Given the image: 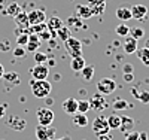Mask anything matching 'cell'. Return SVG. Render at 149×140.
<instances>
[{
  "mask_svg": "<svg viewBox=\"0 0 149 140\" xmlns=\"http://www.w3.org/2000/svg\"><path fill=\"white\" fill-rule=\"evenodd\" d=\"M72 121L76 127H86L88 125V118H86L85 113H81V112H76L72 115Z\"/></svg>",
  "mask_w": 149,
  "mask_h": 140,
  "instance_id": "cell-19",
  "label": "cell"
},
{
  "mask_svg": "<svg viewBox=\"0 0 149 140\" xmlns=\"http://www.w3.org/2000/svg\"><path fill=\"white\" fill-rule=\"evenodd\" d=\"M64 46H66V49H67V52H69V55L72 57V58H74V57H81L82 55V43H81V40L79 39H76V37H69V39H66L64 40Z\"/></svg>",
  "mask_w": 149,
  "mask_h": 140,
  "instance_id": "cell-2",
  "label": "cell"
},
{
  "mask_svg": "<svg viewBox=\"0 0 149 140\" xmlns=\"http://www.w3.org/2000/svg\"><path fill=\"white\" fill-rule=\"evenodd\" d=\"M26 54H27V51H26V48H24V46H18V48L14 49V55H15L17 58L26 57Z\"/></svg>",
  "mask_w": 149,
  "mask_h": 140,
  "instance_id": "cell-37",
  "label": "cell"
},
{
  "mask_svg": "<svg viewBox=\"0 0 149 140\" xmlns=\"http://www.w3.org/2000/svg\"><path fill=\"white\" fill-rule=\"evenodd\" d=\"M74 12H76V17L82 18V20H88V18L94 17L91 9L88 8V5H79V6H76V10H74Z\"/></svg>",
  "mask_w": 149,
  "mask_h": 140,
  "instance_id": "cell-17",
  "label": "cell"
},
{
  "mask_svg": "<svg viewBox=\"0 0 149 140\" xmlns=\"http://www.w3.org/2000/svg\"><path fill=\"white\" fill-rule=\"evenodd\" d=\"M88 101H90L91 109H94V110L102 112V110L106 107V98H104V97H103V94H100V93L94 94V95L91 97V100H88Z\"/></svg>",
  "mask_w": 149,
  "mask_h": 140,
  "instance_id": "cell-8",
  "label": "cell"
},
{
  "mask_svg": "<svg viewBox=\"0 0 149 140\" xmlns=\"http://www.w3.org/2000/svg\"><path fill=\"white\" fill-rule=\"evenodd\" d=\"M55 36H58V39H61V40H66V39H69L70 37V30H69V27H66V25H63V27H60L57 31H55Z\"/></svg>",
  "mask_w": 149,
  "mask_h": 140,
  "instance_id": "cell-28",
  "label": "cell"
},
{
  "mask_svg": "<svg viewBox=\"0 0 149 140\" xmlns=\"http://www.w3.org/2000/svg\"><path fill=\"white\" fill-rule=\"evenodd\" d=\"M133 79H134L133 73H124V81H125V82H131Z\"/></svg>",
  "mask_w": 149,
  "mask_h": 140,
  "instance_id": "cell-40",
  "label": "cell"
},
{
  "mask_svg": "<svg viewBox=\"0 0 149 140\" xmlns=\"http://www.w3.org/2000/svg\"><path fill=\"white\" fill-rule=\"evenodd\" d=\"M37 121H39V125H45V127H49L52 122H54V112L51 107H39L37 109Z\"/></svg>",
  "mask_w": 149,
  "mask_h": 140,
  "instance_id": "cell-3",
  "label": "cell"
},
{
  "mask_svg": "<svg viewBox=\"0 0 149 140\" xmlns=\"http://www.w3.org/2000/svg\"><path fill=\"white\" fill-rule=\"evenodd\" d=\"M9 49H10V46H9V43H8V42L0 43V51H9Z\"/></svg>",
  "mask_w": 149,
  "mask_h": 140,
  "instance_id": "cell-44",
  "label": "cell"
},
{
  "mask_svg": "<svg viewBox=\"0 0 149 140\" xmlns=\"http://www.w3.org/2000/svg\"><path fill=\"white\" fill-rule=\"evenodd\" d=\"M139 140H148V133L146 131L139 133Z\"/></svg>",
  "mask_w": 149,
  "mask_h": 140,
  "instance_id": "cell-45",
  "label": "cell"
},
{
  "mask_svg": "<svg viewBox=\"0 0 149 140\" xmlns=\"http://www.w3.org/2000/svg\"><path fill=\"white\" fill-rule=\"evenodd\" d=\"M14 20H15V24L18 25V29H21V30L30 29V22H29V15H27V12L21 10L18 15L14 17Z\"/></svg>",
  "mask_w": 149,
  "mask_h": 140,
  "instance_id": "cell-12",
  "label": "cell"
},
{
  "mask_svg": "<svg viewBox=\"0 0 149 140\" xmlns=\"http://www.w3.org/2000/svg\"><path fill=\"white\" fill-rule=\"evenodd\" d=\"M55 133H57V131H55L54 128H49V127H48V139H49V140H52V139L55 137Z\"/></svg>",
  "mask_w": 149,
  "mask_h": 140,
  "instance_id": "cell-41",
  "label": "cell"
},
{
  "mask_svg": "<svg viewBox=\"0 0 149 140\" xmlns=\"http://www.w3.org/2000/svg\"><path fill=\"white\" fill-rule=\"evenodd\" d=\"M6 2H9V0H0V3H6Z\"/></svg>",
  "mask_w": 149,
  "mask_h": 140,
  "instance_id": "cell-50",
  "label": "cell"
},
{
  "mask_svg": "<svg viewBox=\"0 0 149 140\" xmlns=\"http://www.w3.org/2000/svg\"><path fill=\"white\" fill-rule=\"evenodd\" d=\"M46 63H48V64H46L48 67H52V66H55V60H54V58H51V60H48Z\"/></svg>",
  "mask_w": 149,
  "mask_h": 140,
  "instance_id": "cell-46",
  "label": "cell"
},
{
  "mask_svg": "<svg viewBox=\"0 0 149 140\" xmlns=\"http://www.w3.org/2000/svg\"><path fill=\"white\" fill-rule=\"evenodd\" d=\"M133 128H134V119L130 118V116L122 115V116H121V125H119L118 130H121L124 134H127V133L133 131Z\"/></svg>",
  "mask_w": 149,
  "mask_h": 140,
  "instance_id": "cell-15",
  "label": "cell"
},
{
  "mask_svg": "<svg viewBox=\"0 0 149 140\" xmlns=\"http://www.w3.org/2000/svg\"><path fill=\"white\" fill-rule=\"evenodd\" d=\"M128 107V103L124 98H118L115 100V103H113V110H125Z\"/></svg>",
  "mask_w": 149,
  "mask_h": 140,
  "instance_id": "cell-34",
  "label": "cell"
},
{
  "mask_svg": "<svg viewBox=\"0 0 149 140\" xmlns=\"http://www.w3.org/2000/svg\"><path fill=\"white\" fill-rule=\"evenodd\" d=\"M134 72V67L130 64V63H127V64L122 66V73H133Z\"/></svg>",
  "mask_w": 149,
  "mask_h": 140,
  "instance_id": "cell-39",
  "label": "cell"
},
{
  "mask_svg": "<svg viewBox=\"0 0 149 140\" xmlns=\"http://www.w3.org/2000/svg\"><path fill=\"white\" fill-rule=\"evenodd\" d=\"M107 124H109V128L110 130H118L119 128V125H121V116L119 115H109L107 118Z\"/></svg>",
  "mask_w": 149,
  "mask_h": 140,
  "instance_id": "cell-24",
  "label": "cell"
},
{
  "mask_svg": "<svg viewBox=\"0 0 149 140\" xmlns=\"http://www.w3.org/2000/svg\"><path fill=\"white\" fill-rule=\"evenodd\" d=\"M130 36H133L134 39H143V36H145V30L142 27H131L130 29Z\"/></svg>",
  "mask_w": 149,
  "mask_h": 140,
  "instance_id": "cell-30",
  "label": "cell"
},
{
  "mask_svg": "<svg viewBox=\"0 0 149 140\" xmlns=\"http://www.w3.org/2000/svg\"><path fill=\"white\" fill-rule=\"evenodd\" d=\"M45 100H46V103H48V104H52V103H54V100H52V98H49V95H48Z\"/></svg>",
  "mask_w": 149,
  "mask_h": 140,
  "instance_id": "cell-48",
  "label": "cell"
},
{
  "mask_svg": "<svg viewBox=\"0 0 149 140\" xmlns=\"http://www.w3.org/2000/svg\"><path fill=\"white\" fill-rule=\"evenodd\" d=\"M63 21H61L58 17H51L48 20V22H46V27H48V30L49 31H52V33H55L60 27H63Z\"/></svg>",
  "mask_w": 149,
  "mask_h": 140,
  "instance_id": "cell-20",
  "label": "cell"
},
{
  "mask_svg": "<svg viewBox=\"0 0 149 140\" xmlns=\"http://www.w3.org/2000/svg\"><path fill=\"white\" fill-rule=\"evenodd\" d=\"M98 140H112V136L109 133L106 134H98Z\"/></svg>",
  "mask_w": 149,
  "mask_h": 140,
  "instance_id": "cell-42",
  "label": "cell"
},
{
  "mask_svg": "<svg viewBox=\"0 0 149 140\" xmlns=\"http://www.w3.org/2000/svg\"><path fill=\"white\" fill-rule=\"evenodd\" d=\"M6 125L10 127V128H12V130H15V131H21V130L26 128L27 122L24 121L22 118L17 116V115H10V118L6 121Z\"/></svg>",
  "mask_w": 149,
  "mask_h": 140,
  "instance_id": "cell-9",
  "label": "cell"
},
{
  "mask_svg": "<svg viewBox=\"0 0 149 140\" xmlns=\"http://www.w3.org/2000/svg\"><path fill=\"white\" fill-rule=\"evenodd\" d=\"M125 140H139V133L137 131H130L125 134Z\"/></svg>",
  "mask_w": 149,
  "mask_h": 140,
  "instance_id": "cell-38",
  "label": "cell"
},
{
  "mask_svg": "<svg viewBox=\"0 0 149 140\" xmlns=\"http://www.w3.org/2000/svg\"><path fill=\"white\" fill-rule=\"evenodd\" d=\"M131 93H133V95L137 98L140 103H143V104H148L149 103V91H146V90H142V91H139L136 86H133L131 88Z\"/></svg>",
  "mask_w": 149,
  "mask_h": 140,
  "instance_id": "cell-18",
  "label": "cell"
},
{
  "mask_svg": "<svg viewBox=\"0 0 149 140\" xmlns=\"http://www.w3.org/2000/svg\"><path fill=\"white\" fill-rule=\"evenodd\" d=\"M27 15H29L30 25H36V24L45 22V20H46V14H45V10H42V9H33L31 12H29Z\"/></svg>",
  "mask_w": 149,
  "mask_h": 140,
  "instance_id": "cell-7",
  "label": "cell"
},
{
  "mask_svg": "<svg viewBox=\"0 0 149 140\" xmlns=\"http://www.w3.org/2000/svg\"><path fill=\"white\" fill-rule=\"evenodd\" d=\"M115 90H116V82L112 78H103L97 82V91L103 95H109Z\"/></svg>",
  "mask_w": 149,
  "mask_h": 140,
  "instance_id": "cell-4",
  "label": "cell"
},
{
  "mask_svg": "<svg viewBox=\"0 0 149 140\" xmlns=\"http://www.w3.org/2000/svg\"><path fill=\"white\" fill-rule=\"evenodd\" d=\"M27 42H29V34H27V33L18 34V37H17V43H18V46H26Z\"/></svg>",
  "mask_w": 149,
  "mask_h": 140,
  "instance_id": "cell-36",
  "label": "cell"
},
{
  "mask_svg": "<svg viewBox=\"0 0 149 140\" xmlns=\"http://www.w3.org/2000/svg\"><path fill=\"white\" fill-rule=\"evenodd\" d=\"M130 9H131V17H133L134 20H142V18H145L146 14H148V8H146L145 5H134V6L130 8Z\"/></svg>",
  "mask_w": 149,
  "mask_h": 140,
  "instance_id": "cell-16",
  "label": "cell"
},
{
  "mask_svg": "<svg viewBox=\"0 0 149 140\" xmlns=\"http://www.w3.org/2000/svg\"><path fill=\"white\" fill-rule=\"evenodd\" d=\"M2 79H3L6 84L17 85V84H19V75H18L17 72H5Z\"/></svg>",
  "mask_w": 149,
  "mask_h": 140,
  "instance_id": "cell-22",
  "label": "cell"
},
{
  "mask_svg": "<svg viewBox=\"0 0 149 140\" xmlns=\"http://www.w3.org/2000/svg\"><path fill=\"white\" fill-rule=\"evenodd\" d=\"M91 128H93V131H94L97 136H98V134H106V133L110 131L109 124H107V119H106L104 116H97V118L94 119L93 125H91Z\"/></svg>",
  "mask_w": 149,
  "mask_h": 140,
  "instance_id": "cell-5",
  "label": "cell"
},
{
  "mask_svg": "<svg viewBox=\"0 0 149 140\" xmlns=\"http://www.w3.org/2000/svg\"><path fill=\"white\" fill-rule=\"evenodd\" d=\"M63 110L67 115H73V113L78 112V100L76 98H66L63 101Z\"/></svg>",
  "mask_w": 149,
  "mask_h": 140,
  "instance_id": "cell-14",
  "label": "cell"
},
{
  "mask_svg": "<svg viewBox=\"0 0 149 140\" xmlns=\"http://www.w3.org/2000/svg\"><path fill=\"white\" fill-rule=\"evenodd\" d=\"M81 72H82V78L85 81H91L93 79V75H94V67L93 66H85Z\"/></svg>",
  "mask_w": 149,
  "mask_h": 140,
  "instance_id": "cell-31",
  "label": "cell"
},
{
  "mask_svg": "<svg viewBox=\"0 0 149 140\" xmlns=\"http://www.w3.org/2000/svg\"><path fill=\"white\" fill-rule=\"evenodd\" d=\"M136 54H137V57H139V60L143 63L145 66H149V48H142V49H139L137 48V51H136Z\"/></svg>",
  "mask_w": 149,
  "mask_h": 140,
  "instance_id": "cell-25",
  "label": "cell"
},
{
  "mask_svg": "<svg viewBox=\"0 0 149 140\" xmlns=\"http://www.w3.org/2000/svg\"><path fill=\"white\" fill-rule=\"evenodd\" d=\"M34 55V63H37V64H45V63L48 61V55L40 52V51H36V52H33Z\"/></svg>",
  "mask_w": 149,
  "mask_h": 140,
  "instance_id": "cell-32",
  "label": "cell"
},
{
  "mask_svg": "<svg viewBox=\"0 0 149 140\" xmlns=\"http://www.w3.org/2000/svg\"><path fill=\"white\" fill-rule=\"evenodd\" d=\"M54 140H70L69 136H64V137H61V139H54Z\"/></svg>",
  "mask_w": 149,
  "mask_h": 140,
  "instance_id": "cell-49",
  "label": "cell"
},
{
  "mask_svg": "<svg viewBox=\"0 0 149 140\" xmlns=\"http://www.w3.org/2000/svg\"><path fill=\"white\" fill-rule=\"evenodd\" d=\"M6 104H0V118H3L6 115Z\"/></svg>",
  "mask_w": 149,
  "mask_h": 140,
  "instance_id": "cell-43",
  "label": "cell"
},
{
  "mask_svg": "<svg viewBox=\"0 0 149 140\" xmlns=\"http://www.w3.org/2000/svg\"><path fill=\"white\" fill-rule=\"evenodd\" d=\"M88 110H91L90 101H88V100H79V101H78V112H81V113H86Z\"/></svg>",
  "mask_w": 149,
  "mask_h": 140,
  "instance_id": "cell-33",
  "label": "cell"
},
{
  "mask_svg": "<svg viewBox=\"0 0 149 140\" xmlns=\"http://www.w3.org/2000/svg\"><path fill=\"white\" fill-rule=\"evenodd\" d=\"M3 73H5V67H3L2 64H0V79L3 78Z\"/></svg>",
  "mask_w": 149,
  "mask_h": 140,
  "instance_id": "cell-47",
  "label": "cell"
},
{
  "mask_svg": "<svg viewBox=\"0 0 149 140\" xmlns=\"http://www.w3.org/2000/svg\"><path fill=\"white\" fill-rule=\"evenodd\" d=\"M30 86H31V94L36 98H46L49 94H51V91H52V85L49 84L46 79L36 81V79L31 78Z\"/></svg>",
  "mask_w": 149,
  "mask_h": 140,
  "instance_id": "cell-1",
  "label": "cell"
},
{
  "mask_svg": "<svg viewBox=\"0 0 149 140\" xmlns=\"http://www.w3.org/2000/svg\"><path fill=\"white\" fill-rule=\"evenodd\" d=\"M104 6H106L104 0H88V8L91 9L93 15H100V14H103Z\"/></svg>",
  "mask_w": 149,
  "mask_h": 140,
  "instance_id": "cell-13",
  "label": "cell"
},
{
  "mask_svg": "<svg viewBox=\"0 0 149 140\" xmlns=\"http://www.w3.org/2000/svg\"><path fill=\"white\" fill-rule=\"evenodd\" d=\"M86 66V63H85V58L81 55V57H74L72 58V63H70V67L73 72H81L84 67Z\"/></svg>",
  "mask_w": 149,
  "mask_h": 140,
  "instance_id": "cell-21",
  "label": "cell"
},
{
  "mask_svg": "<svg viewBox=\"0 0 149 140\" xmlns=\"http://www.w3.org/2000/svg\"><path fill=\"white\" fill-rule=\"evenodd\" d=\"M115 33L118 34V36H122V37H125V36H128L130 34V27L127 24H118L116 27H115Z\"/></svg>",
  "mask_w": 149,
  "mask_h": 140,
  "instance_id": "cell-29",
  "label": "cell"
},
{
  "mask_svg": "<svg viewBox=\"0 0 149 140\" xmlns=\"http://www.w3.org/2000/svg\"><path fill=\"white\" fill-rule=\"evenodd\" d=\"M39 46H40V39H39V36L34 34V33L29 34V42H27L26 46H24L27 52H36V51L39 49Z\"/></svg>",
  "mask_w": 149,
  "mask_h": 140,
  "instance_id": "cell-11",
  "label": "cell"
},
{
  "mask_svg": "<svg viewBox=\"0 0 149 140\" xmlns=\"http://www.w3.org/2000/svg\"><path fill=\"white\" fill-rule=\"evenodd\" d=\"M30 27H31V31H33L34 34H39V33H42L43 30H46V29H48L45 22H40V24H36V25H30Z\"/></svg>",
  "mask_w": 149,
  "mask_h": 140,
  "instance_id": "cell-35",
  "label": "cell"
},
{
  "mask_svg": "<svg viewBox=\"0 0 149 140\" xmlns=\"http://www.w3.org/2000/svg\"><path fill=\"white\" fill-rule=\"evenodd\" d=\"M116 17H118V20H121V21H128V20H131V18H133V17H131V9H130V8H125V6L118 8V9H116Z\"/></svg>",
  "mask_w": 149,
  "mask_h": 140,
  "instance_id": "cell-23",
  "label": "cell"
},
{
  "mask_svg": "<svg viewBox=\"0 0 149 140\" xmlns=\"http://www.w3.org/2000/svg\"><path fill=\"white\" fill-rule=\"evenodd\" d=\"M34 133H36L37 140H49L48 139V127H45V125H37Z\"/></svg>",
  "mask_w": 149,
  "mask_h": 140,
  "instance_id": "cell-26",
  "label": "cell"
},
{
  "mask_svg": "<svg viewBox=\"0 0 149 140\" xmlns=\"http://www.w3.org/2000/svg\"><path fill=\"white\" fill-rule=\"evenodd\" d=\"M30 75L31 78L36 81H42V79H48L49 76V67L45 64H36L30 69Z\"/></svg>",
  "mask_w": 149,
  "mask_h": 140,
  "instance_id": "cell-6",
  "label": "cell"
},
{
  "mask_svg": "<svg viewBox=\"0 0 149 140\" xmlns=\"http://www.w3.org/2000/svg\"><path fill=\"white\" fill-rule=\"evenodd\" d=\"M137 51V39H134L133 36H125V40H124V52L125 54H136Z\"/></svg>",
  "mask_w": 149,
  "mask_h": 140,
  "instance_id": "cell-10",
  "label": "cell"
},
{
  "mask_svg": "<svg viewBox=\"0 0 149 140\" xmlns=\"http://www.w3.org/2000/svg\"><path fill=\"white\" fill-rule=\"evenodd\" d=\"M19 12H21V6L14 2V3H9V5H8L5 14H6V15H10V17H15V15L19 14Z\"/></svg>",
  "mask_w": 149,
  "mask_h": 140,
  "instance_id": "cell-27",
  "label": "cell"
}]
</instances>
